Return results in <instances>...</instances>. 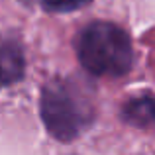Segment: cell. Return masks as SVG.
<instances>
[{
	"instance_id": "cell-1",
	"label": "cell",
	"mask_w": 155,
	"mask_h": 155,
	"mask_svg": "<svg viewBox=\"0 0 155 155\" xmlns=\"http://www.w3.org/2000/svg\"><path fill=\"white\" fill-rule=\"evenodd\" d=\"M39 114L49 136L57 141L69 143L94 124V98L79 81L55 79L41 91Z\"/></svg>"
},
{
	"instance_id": "cell-2",
	"label": "cell",
	"mask_w": 155,
	"mask_h": 155,
	"mask_svg": "<svg viewBox=\"0 0 155 155\" xmlns=\"http://www.w3.org/2000/svg\"><path fill=\"white\" fill-rule=\"evenodd\" d=\"M77 55L87 73L118 79L130 73L134 49L130 35L112 22H92L77 38Z\"/></svg>"
},
{
	"instance_id": "cell-3",
	"label": "cell",
	"mask_w": 155,
	"mask_h": 155,
	"mask_svg": "<svg viewBox=\"0 0 155 155\" xmlns=\"http://www.w3.org/2000/svg\"><path fill=\"white\" fill-rule=\"evenodd\" d=\"M24 75V53L20 45L12 39H4L2 43V83L10 87Z\"/></svg>"
},
{
	"instance_id": "cell-4",
	"label": "cell",
	"mask_w": 155,
	"mask_h": 155,
	"mask_svg": "<svg viewBox=\"0 0 155 155\" xmlns=\"http://www.w3.org/2000/svg\"><path fill=\"white\" fill-rule=\"evenodd\" d=\"M122 116L130 124H155V96H140V98L130 100L122 108Z\"/></svg>"
},
{
	"instance_id": "cell-5",
	"label": "cell",
	"mask_w": 155,
	"mask_h": 155,
	"mask_svg": "<svg viewBox=\"0 0 155 155\" xmlns=\"http://www.w3.org/2000/svg\"><path fill=\"white\" fill-rule=\"evenodd\" d=\"M88 2L91 0H39V4L49 12H73L87 6Z\"/></svg>"
}]
</instances>
